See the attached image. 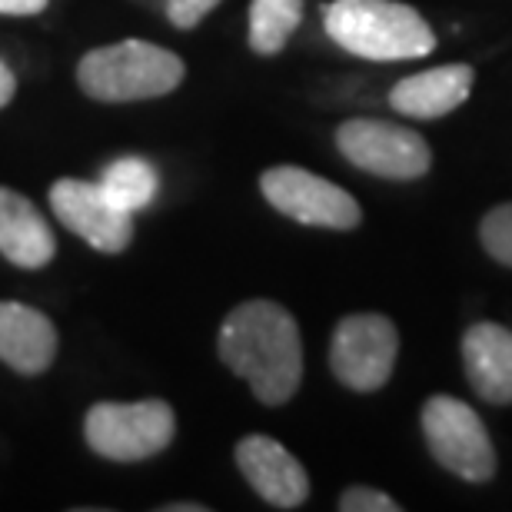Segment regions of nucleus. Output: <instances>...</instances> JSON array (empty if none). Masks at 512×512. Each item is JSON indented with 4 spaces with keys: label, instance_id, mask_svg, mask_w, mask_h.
Masks as SVG:
<instances>
[{
    "label": "nucleus",
    "instance_id": "nucleus-1",
    "mask_svg": "<svg viewBox=\"0 0 512 512\" xmlns=\"http://www.w3.org/2000/svg\"><path fill=\"white\" fill-rule=\"evenodd\" d=\"M220 360L247 380L263 406L290 403L303 380V340L293 313L273 300L233 306L217 336Z\"/></svg>",
    "mask_w": 512,
    "mask_h": 512
},
{
    "label": "nucleus",
    "instance_id": "nucleus-2",
    "mask_svg": "<svg viewBox=\"0 0 512 512\" xmlns=\"http://www.w3.org/2000/svg\"><path fill=\"white\" fill-rule=\"evenodd\" d=\"M323 24L336 44L363 60H413L436 50L433 27L399 0H333Z\"/></svg>",
    "mask_w": 512,
    "mask_h": 512
},
{
    "label": "nucleus",
    "instance_id": "nucleus-3",
    "mask_svg": "<svg viewBox=\"0 0 512 512\" xmlns=\"http://www.w3.org/2000/svg\"><path fill=\"white\" fill-rule=\"evenodd\" d=\"M183 60L150 40H117L80 57L77 84L100 104H133L173 94L183 84Z\"/></svg>",
    "mask_w": 512,
    "mask_h": 512
},
{
    "label": "nucleus",
    "instance_id": "nucleus-4",
    "mask_svg": "<svg viewBox=\"0 0 512 512\" xmlns=\"http://www.w3.org/2000/svg\"><path fill=\"white\" fill-rule=\"evenodd\" d=\"M177 436V416L163 399L94 403L84 419V439L110 463H143L163 453Z\"/></svg>",
    "mask_w": 512,
    "mask_h": 512
},
{
    "label": "nucleus",
    "instance_id": "nucleus-5",
    "mask_svg": "<svg viewBox=\"0 0 512 512\" xmlns=\"http://www.w3.org/2000/svg\"><path fill=\"white\" fill-rule=\"evenodd\" d=\"M423 436L439 466L466 483H489L496 476V449L483 419L456 396H433L423 406Z\"/></svg>",
    "mask_w": 512,
    "mask_h": 512
},
{
    "label": "nucleus",
    "instance_id": "nucleus-6",
    "mask_svg": "<svg viewBox=\"0 0 512 512\" xmlns=\"http://www.w3.org/2000/svg\"><path fill=\"white\" fill-rule=\"evenodd\" d=\"M399 356L396 323L383 313L343 316L333 330L330 370L353 393H376L393 376Z\"/></svg>",
    "mask_w": 512,
    "mask_h": 512
},
{
    "label": "nucleus",
    "instance_id": "nucleus-7",
    "mask_svg": "<svg viewBox=\"0 0 512 512\" xmlns=\"http://www.w3.org/2000/svg\"><path fill=\"white\" fill-rule=\"evenodd\" d=\"M336 147L353 167L386 180H419L433 167V150L416 130L389 120H346L336 130Z\"/></svg>",
    "mask_w": 512,
    "mask_h": 512
},
{
    "label": "nucleus",
    "instance_id": "nucleus-8",
    "mask_svg": "<svg viewBox=\"0 0 512 512\" xmlns=\"http://www.w3.org/2000/svg\"><path fill=\"white\" fill-rule=\"evenodd\" d=\"M260 193L273 210L303 227L353 230L360 227L363 210L350 193L336 183L316 177L303 167H270L260 177Z\"/></svg>",
    "mask_w": 512,
    "mask_h": 512
},
{
    "label": "nucleus",
    "instance_id": "nucleus-9",
    "mask_svg": "<svg viewBox=\"0 0 512 512\" xmlns=\"http://www.w3.org/2000/svg\"><path fill=\"white\" fill-rule=\"evenodd\" d=\"M54 217L100 253H124L133 240V213L120 210L100 183L64 177L50 187Z\"/></svg>",
    "mask_w": 512,
    "mask_h": 512
},
{
    "label": "nucleus",
    "instance_id": "nucleus-10",
    "mask_svg": "<svg viewBox=\"0 0 512 512\" xmlns=\"http://www.w3.org/2000/svg\"><path fill=\"white\" fill-rule=\"evenodd\" d=\"M237 466L253 493L273 509H300L310 496V476L303 463L273 436H243L237 443Z\"/></svg>",
    "mask_w": 512,
    "mask_h": 512
},
{
    "label": "nucleus",
    "instance_id": "nucleus-11",
    "mask_svg": "<svg viewBox=\"0 0 512 512\" xmlns=\"http://www.w3.org/2000/svg\"><path fill=\"white\" fill-rule=\"evenodd\" d=\"M57 346V326L44 310L14 300L0 303V363L20 376H40L54 366Z\"/></svg>",
    "mask_w": 512,
    "mask_h": 512
},
{
    "label": "nucleus",
    "instance_id": "nucleus-12",
    "mask_svg": "<svg viewBox=\"0 0 512 512\" xmlns=\"http://www.w3.org/2000/svg\"><path fill=\"white\" fill-rule=\"evenodd\" d=\"M473 67L469 64H449V67H433L423 74H413L399 80L389 94V107L403 117L413 120H436L453 114L456 107L466 104L469 90H473Z\"/></svg>",
    "mask_w": 512,
    "mask_h": 512
},
{
    "label": "nucleus",
    "instance_id": "nucleus-13",
    "mask_svg": "<svg viewBox=\"0 0 512 512\" xmlns=\"http://www.w3.org/2000/svg\"><path fill=\"white\" fill-rule=\"evenodd\" d=\"M0 253L20 270H40L57 253L47 217L10 187H0Z\"/></svg>",
    "mask_w": 512,
    "mask_h": 512
},
{
    "label": "nucleus",
    "instance_id": "nucleus-14",
    "mask_svg": "<svg viewBox=\"0 0 512 512\" xmlns=\"http://www.w3.org/2000/svg\"><path fill=\"white\" fill-rule=\"evenodd\" d=\"M466 380L486 403H512V333L499 323H476L463 336Z\"/></svg>",
    "mask_w": 512,
    "mask_h": 512
},
{
    "label": "nucleus",
    "instance_id": "nucleus-15",
    "mask_svg": "<svg viewBox=\"0 0 512 512\" xmlns=\"http://www.w3.org/2000/svg\"><path fill=\"white\" fill-rule=\"evenodd\" d=\"M100 187H104V193L117 203L120 210L137 213L143 207H150L153 197H157L160 177H157V167H153L150 160H143V157H120V160H114L104 170V177H100Z\"/></svg>",
    "mask_w": 512,
    "mask_h": 512
},
{
    "label": "nucleus",
    "instance_id": "nucleus-16",
    "mask_svg": "<svg viewBox=\"0 0 512 512\" xmlns=\"http://www.w3.org/2000/svg\"><path fill=\"white\" fill-rule=\"evenodd\" d=\"M303 20V0H253L250 4V50L273 57L286 47Z\"/></svg>",
    "mask_w": 512,
    "mask_h": 512
},
{
    "label": "nucleus",
    "instance_id": "nucleus-17",
    "mask_svg": "<svg viewBox=\"0 0 512 512\" xmlns=\"http://www.w3.org/2000/svg\"><path fill=\"white\" fill-rule=\"evenodd\" d=\"M479 240L496 263L512 266V203H499L479 223Z\"/></svg>",
    "mask_w": 512,
    "mask_h": 512
},
{
    "label": "nucleus",
    "instance_id": "nucleus-18",
    "mask_svg": "<svg viewBox=\"0 0 512 512\" xmlns=\"http://www.w3.org/2000/svg\"><path fill=\"white\" fill-rule=\"evenodd\" d=\"M340 509L343 512H399V503L373 486H350V489H343Z\"/></svg>",
    "mask_w": 512,
    "mask_h": 512
},
{
    "label": "nucleus",
    "instance_id": "nucleus-19",
    "mask_svg": "<svg viewBox=\"0 0 512 512\" xmlns=\"http://www.w3.org/2000/svg\"><path fill=\"white\" fill-rule=\"evenodd\" d=\"M220 0H167V20L177 30H193Z\"/></svg>",
    "mask_w": 512,
    "mask_h": 512
},
{
    "label": "nucleus",
    "instance_id": "nucleus-20",
    "mask_svg": "<svg viewBox=\"0 0 512 512\" xmlns=\"http://www.w3.org/2000/svg\"><path fill=\"white\" fill-rule=\"evenodd\" d=\"M50 0H0V14L4 17H34L44 14Z\"/></svg>",
    "mask_w": 512,
    "mask_h": 512
},
{
    "label": "nucleus",
    "instance_id": "nucleus-21",
    "mask_svg": "<svg viewBox=\"0 0 512 512\" xmlns=\"http://www.w3.org/2000/svg\"><path fill=\"white\" fill-rule=\"evenodd\" d=\"M14 94H17V77H14V70L7 67V60L0 57V110L14 100Z\"/></svg>",
    "mask_w": 512,
    "mask_h": 512
},
{
    "label": "nucleus",
    "instance_id": "nucleus-22",
    "mask_svg": "<svg viewBox=\"0 0 512 512\" xmlns=\"http://www.w3.org/2000/svg\"><path fill=\"white\" fill-rule=\"evenodd\" d=\"M167 512H207V506H200V503H173V506H167Z\"/></svg>",
    "mask_w": 512,
    "mask_h": 512
}]
</instances>
